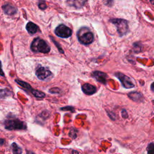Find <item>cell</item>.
Instances as JSON below:
<instances>
[{"label":"cell","mask_w":154,"mask_h":154,"mask_svg":"<svg viewBox=\"0 0 154 154\" xmlns=\"http://www.w3.org/2000/svg\"><path fill=\"white\" fill-rule=\"evenodd\" d=\"M3 141H4V140H2V139H1V145H2V143H3Z\"/></svg>","instance_id":"obj_23"},{"label":"cell","mask_w":154,"mask_h":154,"mask_svg":"<svg viewBox=\"0 0 154 154\" xmlns=\"http://www.w3.org/2000/svg\"><path fill=\"white\" fill-rule=\"evenodd\" d=\"M113 2V1L112 0H104V3L105 5H109V6H111Z\"/></svg>","instance_id":"obj_19"},{"label":"cell","mask_w":154,"mask_h":154,"mask_svg":"<svg viewBox=\"0 0 154 154\" xmlns=\"http://www.w3.org/2000/svg\"><path fill=\"white\" fill-rule=\"evenodd\" d=\"M2 9L4 13L8 15H13L17 12L16 8L10 4H5L3 5Z\"/></svg>","instance_id":"obj_12"},{"label":"cell","mask_w":154,"mask_h":154,"mask_svg":"<svg viewBox=\"0 0 154 154\" xmlns=\"http://www.w3.org/2000/svg\"><path fill=\"white\" fill-rule=\"evenodd\" d=\"M115 76L120 80L123 87L125 88H132L135 87L132 79L128 76L121 72H116Z\"/></svg>","instance_id":"obj_7"},{"label":"cell","mask_w":154,"mask_h":154,"mask_svg":"<svg viewBox=\"0 0 154 154\" xmlns=\"http://www.w3.org/2000/svg\"><path fill=\"white\" fill-rule=\"evenodd\" d=\"M31 94L32 95H34L35 97H38V98H42L44 97L45 96V94L40 91L37 90H34L32 89V90L31 91Z\"/></svg>","instance_id":"obj_14"},{"label":"cell","mask_w":154,"mask_h":154,"mask_svg":"<svg viewBox=\"0 0 154 154\" xmlns=\"http://www.w3.org/2000/svg\"><path fill=\"white\" fill-rule=\"evenodd\" d=\"M150 2H151L152 4L154 5V0H150Z\"/></svg>","instance_id":"obj_22"},{"label":"cell","mask_w":154,"mask_h":154,"mask_svg":"<svg viewBox=\"0 0 154 154\" xmlns=\"http://www.w3.org/2000/svg\"><path fill=\"white\" fill-rule=\"evenodd\" d=\"M76 35L78 41L82 45H90L94 40V35L93 32L86 26H83L79 29Z\"/></svg>","instance_id":"obj_2"},{"label":"cell","mask_w":154,"mask_h":154,"mask_svg":"<svg viewBox=\"0 0 154 154\" xmlns=\"http://www.w3.org/2000/svg\"><path fill=\"white\" fill-rule=\"evenodd\" d=\"M31 49L34 52L47 54L50 52L51 48L48 43L40 37L35 38L31 44Z\"/></svg>","instance_id":"obj_3"},{"label":"cell","mask_w":154,"mask_h":154,"mask_svg":"<svg viewBox=\"0 0 154 154\" xmlns=\"http://www.w3.org/2000/svg\"><path fill=\"white\" fill-rule=\"evenodd\" d=\"M110 22L117 28V31L120 37L125 35L129 31L128 23L126 20L123 19H112Z\"/></svg>","instance_id":"obj_4"},{"label":"cell","mask_w":154,"mask_h":154,"mask_svg":"<svg viewBox=\"0 0 154 154\" xmlns=\"http://www.w3.org/2000/svg\"><path fill=\"white\" fill-rule=\"evenodd\" d=\"M81 88H82V91L87 95H92V94H94L97 90L96 88L94 85H93L90 84H88V83L84 84L82 86Z\"/></svg>","instance_id":"obj_9"},{"label":"cell","mask_w":154,"mask_h":154,"mask_svg":"<svg viewBox=\"0 0 154 154\" xmlns=\"http://www.w3.org/2000/svg\"><path fill=\"white\" fill-rule=\"evenodd\" d=\"M146 150L149 154H154V143H150L146 147Z\"/></svg>","instance_id":"obj_16"},{"label":"cell","mask_w":154,"mask_h":154,"mask_svg":"<svg viewBox=\"0 0 154 154\" xmlns=\"http://www.w3.org/2000/svg\"><path fill=\"white\" fill-rule=\"evenodd\" d=\"M26 29L30 34H34L38 31V26L32 22H29L26 25Z\"/></svg>","instance_id":"obj_11"},{"label":"cell","mask_w":154,"mask_h":154,"mask_svg":"<svg viewBox=\"0 0 154 154\" xmlns=\"http://www.w3.org/2000/svg\"><path fill=\"white\" fill-rule=\"evenodd\" d=\"M15 82L19 84V85H20L26 91H28L29 92H31V91L32 90V87H31V85L26 83V82H23L22 81H20V80H19V79H15Z\"/></svg>","instance_id":"obj_13"},{"label":"cell","mask_w":154,"mask_h":154,"mask_svg":"<svg viewBox=\"0 0 154 154\" xmlns=\"http://www.w3.org/2000/svg\"><path fill=\"white\" fill-rule=\"evenodd\" d=\"M55 34L61 38H68L72 35V29L64 24H60L55 28Z\"/></svg>","instance_id":"obj_6"},{"label":"cell","mask_w":154,"mask_h":154,"mask_svg":"<svg viewBox=\"0 0 154 154\" xmlns=\"http://www.w3.org/2000/svg\"><path fill=\"white\" fill-rule=\"evenodd\" d=\"M4 128L9 131L12 130H23L26 129L25 122L13 116L7 117L4 122Z\"/></svg>","instance_id":"obj_1"},{"label":"cell","mask_w":154,"mask_h":154,"mask_svg":"<svg viewBox=\"0 0 154 154\" xmlns=\"http://www.w3.org/2000/svg\"><path fill=\"white\" fill-rule=\"evenodd\" d=\"M51 40H52V42H54V44L57 46V47L58 48V50H59V51L61 52V53H62V54H63L64 53V51L61 49V46L59 45V44H58V43H57L56 41H55L54 40V38H52L51 37Z\"/></svg>","instance_id":"obj_18"},{"label":"cell","mask_w":154,"mask_h":154,"mask_svg":"<svg viewBox=\"0 0 154 154\" xmlns=\"http://www.w3.org/2000/svg\"><path fill=\"white\" fill-rule=\"evenodd\" d=\"M86 0H74V5L76 7H80L84 5Z\"/></svg>","instance_id":"obj_17"},{"label":"cell","mask_w":154,"mask_h":154,"mask_svg":"<svg viewBox=\"0 0 154 154\" xmlns=\"http://www.w3.org/2000/svg\"><path fill=\"white\" fill-rule=\"evenodd\" d=\"M35 75L41 81H48L53 78L52 73L46 67H40L35 70Z\"/></svg>","instance_id":"obj_5"},{"label":"cell","mask_w":154,"mask_h":154,"mask_svg":"<svg viewBox=\"0 0 154 154\" xmlns=\"http://www.w3.org/2000/svg\"><path fill=\"white\" fill-rule=\"evenodd\" d=\"M92 76L98 82L106 84L107 75L105 73L100 71H94L92 73Z\"/></svg>","instance_id":"obj_8"},{"label":"cell","mask_w":154,"mask_h":154,"mask_svg":"<svg viewBox=\"0 0 154 154\" xmlns=\"http://www.w3.org/2000/svg\"><path fill=\"white\" fill-rule=\"evenodd\" d=\"M11 148H12V151L13 153H22V149L17 145L16 143H13L11 144Z\"/></svg>","instance_id":"obj_15"},{"label":"cell","mask_w":154,"mask_h":154,"mask_svg":"<svg viewBox=\"0 0 154 154\" xmlns=\"http://www.w3.org/2000/svg\"><path fill=\"white\" fill-rule=\"evenodd\" d=\"M122 117H123V118H125H125H127V117H128V113H127L126 111L125 110V109L122 110Z\"/></svg>","instance_id":"obj_20"},{"label":"cell","mask_w":154,"mask_h":154,"mask_svg":"<svg viewBox=\"0 0 154 154\" xmlns=\"http://www.w3.org/2000/svg\"><path fill=\"white\" fill-rule=\"evenodd\" d=\"M129 97L135 102H142L143 100V94L137 91H132L128 94Z\"/></svg>","instance_id":"obj_10"},{"label":"cell","mask_w":154,"mask_h":154,"mask_svg":"<svg viewBox=\"0 0 154 154\" xmlns=\"http://www.w3.org/2000/svg\"><path fill=\"white\" fill-rule=\"evenodd\" d=\"M150 89L152 90V91H153L154 93V82H153L150 85Z\"/></svg>","instance_id":"obj_21"}]
</instances>
